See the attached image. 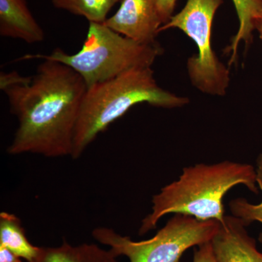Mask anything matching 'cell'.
I'll list each match as a JSON object with an SVG mask.
<instances>
[{"mask_svg":"<svg viewBox=\"0 0 262 262\" xmlns=\"http://www.w3.org/2000/svg\"><path fill=\"white\" fill-rule=\"evenodd\" d=\"M25 83L5 89L18 118L9 155L46 158L72 155L74 134L88 87L82 77L60 62L43 60Z\"/></svg>","mask_w":262,"mask_h":262,"instance_id":"obj_1","label":"cell"},{"mask_svg":"<svg viewBox=\"0 0 262 262\" xmlns=\"http://www.w3.org/2000/svg\"><path fill=\"white\" fill-rule=\"evenodd\" d=\"M247 225L234 215H226L225 223L211 241L217 262H262L256 241L248 234Z\"/></svg>","mask_w":262,"mask_h":262,"instance_id":"obj_8","label":"cell"},{"mask_svg":"<svg viewBox=\"0 0 262 262\" xmlns=\"http://www.w3.org/2000/svg\"><path fill=\"white\" fill-rule=\"evenodd\" d=\"M220 227L216 220H198L177 213L145 241H133L104 227L95 228L92 236L99 244L108 246L117 258L124 256L130 262H182L188 249L211 242Z\"/></svg>","mask_w":262,"mask_h":262,"instance_id":"obj_5","label":"cell"},{"mask_svg":"<svg viewBox=\"0 0 262 262\" xmlns=\"http://www.w3.org/2000/svg\"><path fill=\"white\" fill-rule=\"evenodd\" d=\"M256 163L257 184L262 192V152L258 157ZM229 207L232 215L242 220L246 225H249L253 222L262 224V201L258 204H252L245 198H236L229 202ZM258 239L262 243V232Z\"/></svg>","mask_w":262,"mask_h":262,"instance_id":"obj_14","label":"cell"},{"mask_svg":"<svg viewBox=\"0 0 262 262\" xmlns=\"http://www.w3.org/2000/svg\"><path fill=\"white\" fill-rule=\"evenodd\" d=\"M0 35L34 44L42 42L45 32L26 0H0Z\"/></svg>","mask_w":262,"mask_h":262,"instance_id":"obj_9","label":"cell"},{"mask_svg":"<svg viewBox=\"0 0 262 262\" xmlns=\"http://www.w3.org/2000/svg\"><path fill=\"white\" fill-rule=\"evenodd\" d=\"M194 250L193 262H217L211 242L198 246Z\"/></svg>","mask_w":262,"mask_h":262,"instance_id":"obj_15","label":"cell"},{"mask_svg":"<svg viewBox=\"0 0 262 262\" xmlns=\"http://www.w3.org/2000/svg\"><path fill=\"white\" fill-rule=\"evenodd\" d=\"M239 184L258 194L256 169L247 163L223 161L199 163L183 168L178 180L153 196L151 212L141 222L139 235L156 228L164 215L180 213L196 220L225 223L223 198Z\"/></svg>","mask_w":262,"mask_h":262,"instance_id":"obj_2","label":"cell"},{"mask_svg":"<svg viewBox=\"0 0 262 262\" xmlns=\"http://www.w3.org/2000/svg\"><path fill=\"white\" fill-rule=\"evenodd\" d=\"M0 246L27 262L34 261L41 248L31 244L20 219L5 211L0 213Z\"/></svg>","mask_w":262,"mask_h":262,"instance_id":"obj_11","label":"cell"},{"mask_svg":"<svg viewBox=\"0 0 262 262\" xmlns=\"http://www.w3.org/2000/svg\"><path fill=\"white\" fill-rule=\"evenodd\" d=\"M0 262H24L23 258L19 257L4 246H0Z\"/></svg>","mask_w":262,"mask_h":262,"instance_id":"obj_18","label":"cell"},{"mask_svg":"<svg viewBox=\"0 0 262 262\" xmlns=\"http://www.w3.org/2000/svg\"><path fill=\"white\" fill-rule=\"evenodd\" d=\"M115 253L95 244L73 246L63 241L56 247H41L33 262H117Z\"/></svg>","mask_w":262,"mask_h":262,"instance_id":"obj_10","label":"cell"},{"mask_svg":"<svg viewBox=\"0 0 262 262\" xmlns=\"http://www.w3.org/2000/svg\"><path fill=\"white\" fill-rule=\"evenodd\" d=\"M147 103L156 107H182L187 97L162 89L151 67L133 69L111 80L88 88L74 134L72 159H78L88 146L133 106Z\"/></svg>","mask_w":262,"mask_h":262,"instance_id":"obj_3","label":"cell"},{"mask_svg":"<svg viewBox=\"0 0 262 262\" xmlns=\"http://www.w3.org/2000/svg\"><path fill=\"white\" fill-rule=\"evenodd\" d=\"M113 31L148 46H157L163 26L155 0H121L116 13L103 23Z\"/></svg>","mask_w":262,"mask_h":262,"instance_id":"obj_7","label":"cell"},{"mask_svg":"<svg viewBox=\"0 0 262 262\" xmlns=\"http://www.w3.org/2000/svg\"><path fill=\"white\" fill-rule=\"evenodd\" d=\"M32 77H23L19 75L18 72H12L10 73L1 72L0 76V88L3 91L11 86L25 83L31 80Z\"/></svg>","mask_w":262,"mask_h":262,"instance_id":"obj_16","label":"cell"},{"mask_svg":"<svg viewBox=\"0 0 262 262\" xmlns=\"http://www.w3.org/2000/svg\"><path fill=\"white\" fill-rule=\"evenodd\" d=\"M255 29L258 31L260 39H261L262 42V14L260 15L255 21Z\"/></svg>","mask_w":262,"mask_h":262,"instance_id":"obj_19","label":"cell"},{"mask_svg":"<svg viewBox=\"0 0 262 262\" xmlns=\"http://www.w3.org/2000/svg\"><path fill=\"white\" fill-rule=\"evenodd\" d=\"M239 19V29L232 39L229 63L232 64L237 59V49L241 42L248 46L252 39L255 29V21L262 14V0H232Z\"/></svg>","mask_w":262,"mask_h":262,"instance_id":"obj_12","label":"cell"},{"mask_svg":"<svg viewBox=\"0 0 262 262\" xmlns=\"http://www.w3.org/2000/svg\"><path fill=\"white\" fill-rule=\"evenodd\" d=\"M177 0H155L158 13L163 24L168 23L173 16Z\"/></svg>","mask_w":262,"mask_h":262,"instance_id":"obj_17","label":"cell"},{"mask_svg":"<svg viewBox=\"0 0 262 262\" xmlns=\"http://www.w3.org/2000/svg\"><path fill=\"white\" fill-rule=\"evenodd\" d=\"M163 53L160 44H140L103 24L90 22L82 49L75 54H67L56 48L51 55L28 54L17 61L41 59L60 62L78 73L89 88L133 69L151 67Z\"/></svg>","mask_w":262,"mask_h":262,"instance_id":"obj_4","label":"cell"},{"mask_svg":"<svg viewBox=\"0 0 262 262\" xmlns=\"http://www.w3.org/2000/svg\"><path fill=\"white\" fill-rule=\"evenodd\" d=\"M222 3L223 0H187L184 8L159 29V33L180 29L194 41L198 53L187 60L188 75L198 91L216 96H225L230 82V72L211 44L213 19Z\"/></svg>","mask_w":262,"mask_h":262,"instance_id":"obj_6","label":"cell"},{"mask_svg":"<svg viewBox=\"0 0 262 262\" xmlns=\"http://www.w3.org/2000/svg\"><path fill=\"white\" fill-rule=\"evenodd\" d=\"M120 0H52L53 6L72 14L84 17L90 22L103 24L108 13Z\"/></svg>","mask_w":262,"mask_h":262,"instance_id":"obj_13","label":"cell"}]
</instances>
